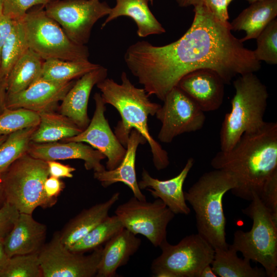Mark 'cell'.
I'll return each instance as SVG.
<instances>
[{
    "label": "cell",
    "mask_w": 277,
    "mask_h": 277,
    "mask_svg": "<svg viewBox=\"0 0 277 277\" xmlns=\"http://www.w3.org/2000/svg\"><path fill=\"white\" fill-rule=\"evenodd\" d=\"M194 12L190 27L177 41L162 46L141 41L127 49L126 65L149 96L163 101L183 76L198 69L215 71L225 84L260 69V62L234 36L228 22L217 19L204 4Z\"/></svg>",
    "instance_id": "obj_1"
},
{
    "label": "cell",
    "mask_w": 277,
    "mask_h": 277,
    "mask_svg": "<svg viewBox=\"0 0 277 277\" xmlns=\"http://www.w3.org/2000/svg\"><path fill=\"white\" fill-rule=\"evenodd\" d=\"M210 164L234 179L233 194L251 201L277 171V123L265 122L259 129L245 133L230 150L218 152Z\"/></svg>",
    "instance_id": "obj_2"
},
{
    "label": "cell",
    "mask_w": 277,
    "mask_h": 277,
    "mask_svg": "<svg viewBox=\"0 0 277 277\" xmlns=\"http://www.w3.org/2000/svg\"><path fill=\"white\" fill-rule=\"evenodd\" d=\"M121 79V83L118 84L106 77L96 85L105 103L114 107L121 117L114 134L126 146L131 130L138 131L150 146L155 168L157 170L164 169L170 163L168 154L152 137L148 125V116L155 115L161 105L152 102L144 88L133 85L125 72H122Z\"/></svg>",
    "instance_id": "obj_3"
},
{
    "label": "cell",
    "mask_w": 277,
    "mask_h": 277,
    "mask_svg": "<svg viewBox=\"0 0 277 277\" xmlns=\"http://www.w3.org/2000/svg\"><path fill=\"white\" fill-rule=\"evenodd\" d=\"M236 186L230 173L214 169L205 172L184 192L186 201L195 212L197 233L214 249L228 248L223 199L227 192Z\"/></svg>",
    "instance_id": "obj_4"
},
{
    "label": "cell",
    "mask_w": 277,
    "mask_h": 277,
    "mask_svg": "<svg viewBox=\"0 0 277 277\" xmlns=\"http://www.w3.org/2000/svg\"><path fill=\"white\" fill-rule=\"evenodd\" d=\"M235 92L220 131L221 151H228L245 133L261 128L267 106L266 86L254 73L241 75L233 82Z\"/></svg>",
    "instance_id": "obj_5"
},
{
    "label": "cell",
    "mask_w": 277,
    "mask_h": 277,
    "mask_svg": "<svg viewBox=\"0 0 277 277\" xmlns=\"http://www.w3.org/2000/svg\"><path fill=\"white\" fill-rule=\"evenodd\" d=\"M249 205L242 210L252 220L249 231L236 230L229 247L244 258L259 263L267 276H277V220L264 206L257 194H253Z\"/></svg>",
    "instance_id": "obj_6"
},
{
    "label": "cell",
    "mask_w": 277,
    "mask_h": 277,
    "mask_svg": "<svg viewBox=\"0 0 277 277\" xmlns=\"http://www.w3.org/2000/svg\"><path fill=\"white\" fill-rule=\"evenodd\" d=\"M49 176L46 161L24 154L0 175L5 202L31 214L38 207L51 206L44 189Z\"/></svg>",
    "instance_id": "obj_7"
},
{
    "label": "cell",
    "mask_w": 277,
    "mask_h": 277,
    "mask_svg": "<svg viewBox=\"0 0 277 277\" xmlns=\"http://www.w3.org/2000/svg\"><path fill=\"white\" fill-rule=\"evenodd\" d=\"M23 21L29 48L44 61L50 58L89 60L88 47L72 42L61 26L47 14L44 6L30 9Z\"/></svg>",
    "instance_id": "obj_8"
},
{
    "label": "cell",
    "mask_w": 277,
    "mask_h": 277,
    "mask_svg": "<svg viewBox=\"0 0 277 277\" xmlns=\"http://www.w3.org/2000/svg\"><path fill=\"white\" fill-rule=\"evenodd\" d=\"M160 247L162 253L151 265L155 277H200L202 269L211 265L215 252L198 233L183 238L176 245L166 240Z\"/></svg>",
    "instance_id": "obj_9"
},
{
    "label": "cell",
    "mask_w": 277,
    "mask_h": 277,
    "mask_svg": "<svg viewBox=\"0 0 277 277\" xmlns=\"http://www.w3.org/2000/svg\"><path fill=\"white\" fill-rule=\"evenodd\" d=\"M44 8L72 42L85 45L94 24L108 15L111 8L100 0H51Z\"/></svg>",
    "instance_id": "obj_10"
},
{
    "label": "cell",
    "mask_w": 277,
    "mask_h": 277,
    "mask_svg": "<svg viewBox=\"0 0 277 277\" xmlns=\"http://www.w3.org/2000/svg\"><path fill=\"white\" fill-rule=\"evenodd\" d=\"M115 214L125 228L144 235L156 247L167 240V228L175 215L160 199L148 202L134 196L120 205Z\"/></svg>",
    "instance_id": "obj_11"
},
{
    "label": "cell",
    "mask_w": 277,
    "mask_h": 277,
    "mask_svg": "<svg viewBox=\"0 0 277 277\" xmlns=\"http://www.w3.org/2000/svg\"><path fill=\"white\" fill-rule=\"evenodd\" d=\"M102 250L100 246L87 255L71 251L56 233L38 253L42 277L95 276Z\"/></svg>",
    "instance_id": "obj_12"
},
{
    "label": "cell",
    "mask_w": 277,
    "mask_h": 277,
    "mask_svg": "<svg viewBox=\"0 0 277 277\" xmlns=\"http://www.w3.org/2000/svg\"><path fill=\"white\" fill-rule=\"evenodd\" d=\"M163 102L155 113L162 124L157 136L161 142L170 143L178 135L203 128L205 112L178 87H173Z\"/></svg>",
    "instance_id": "obj_13"
},
{
    "label": "cell",
    "mask_w": 277,
    "mask_h": 277,
    "mask_svg": "<svg viewBox=\"0 0 277 277\" xmlns=\"http://www.w3.org/2000/svg\"><path fill=\"white\" fill-rule=\"evenodd\" d=\"M95 109L88 126L80 134L62 140V142L87 143L93 148L102 153L107 159L106 169L116 168L123 161L126 149L120 143L112 131L105 116L106 103L100 93L93 96Z\"/></svg>",
    "instance_id": "obj_14"
},
{
    "label": "cell",
    "mask_w": 277,
    "mask_h": 277,
    "mask_svg": "<svg viewBox=\"0 0 277 277\" xmlns=\"http://www.w3.org/2000/svg\"><path fill=\"white\" fill-rule=\"evenodd\" d=\"M75 82L57 83L41 77L25 90L8 94L6 107L22 108L37 113L55 111L58 102L63 101Z\"/></svg>",
    "instance_id": "obj_15"
},
{
    "label": "cell",
    "mask_w": 277,
    "mask_h": 277,
    "mask_svg": "<svg viewBox=\"0 0 277 277\" xmlns=\"http://www.w3.org/2000/svg\"><path fill=\"white\" fill-rule=\"evenodd\" d=\"M214 71L198 69L183 76L176 86L189 96L205 112L217 110L224 96V84Z\"/></svg>",
    "instance_id": "obj_16"
},
{
    "label": "cell",
    "mask_w": 277,
    "mask_h": 277,
    "mask_svg": "<svg viewBox=\"0 0 277 277\" xmlns=\"http://www.w3.org/2000/svg\"><path fill=\"white\" fill-rule=\"evenodd\" d=\"M27 153L38 159L48 161L82 160L88 170L94 172L106 169L101 161L106 156L100 151L90 145L78 142H54L46 143L31 142Z\"/></svg>",
    "instance_id": "obj_17"
},
{
    "label": "cell",
    "mask_w": 277,
    "mask_h": 277,
    "mask_svg": "<svg viewBox=\"0 0 277 277\" xmlns=\"http://www.w3.org/2000/svg\"><path fill=\"white\" fill-rule=\"evenodd\" d=\"M194 163L193 158H189L181 172L167 180L154 178L143 168L141 180L138 182V187L141 190L149 191L155 199H161L174 214L188 215L190 209L186 203L183 187Z\"/></svg>",
    "instance_id": "obj_18"
},
{
    "label": "cell",
    "mask_w": 277,
    "mask_h": 277,
    "mask_svg": "<svg viewBox=\"0 0 277 277\" xmlns=\"http://www.w3.org/2000/svg\"><path fill=\"white\" fill-rule=\"evenodd\" d=\"M107 68L101 65L86 73L75 81L62 101L59 107L60 113L83 130L90 122L87 107L91 90L95 85L107 77Z\"/></svg>",
    "instance_id": "obj_19"
},
{
    "label": "cell",
    "mask_w": 277,
    "mask_h": 277,
    "mask_svg": "<svg viewBox=\"0 0 277 277\" xmlns=\"http://www.w3.org/2000/svg\"><path fill=\"white\" fill-rule=\"evenodd\" d=\"M45 225L35 220L31 214L20 213L12 230L4 240L9 258L39 253L45 245Z\"/></svg>",
    "instance_id": "obj_20"
},
{
    "label": "cell",
    "mask_w": 277,
    "mask_h": 277,
    "mask_svg": "<svg viewBox=\"0 0 277 277\" xmlns=\"http://www.w3.org/2000/svg\"><path fill=\"white\" fill-rule=\"evenodd\" d=\"M146 143L145 138L138 131L132 129L127 143L125 155L121 164L112 170L105 169L102 171L94 172V178L100 182L104 188L117 182H122L129 187L134 196L139 200L146 201V196L138 187L135 171L137 147L140 144Z\"/></svg>",
    "instance_id": "obj_21"
},
{
    "label": "cell",
    "mask_w": 277,
    "mask_h": 277,
    "mask_svg": "<svg viewBox=\"0 0 277 277\" xmlns=\"http://www.w3.org/2000/svg\"><path fill=\"white\" fill-rule=\"evenodd\" d=\"M141 240L136 235L123 229L105 243L95 276L115 277L117 269L126 265L137 251Z\"/></svg>",
    "instance_id": "obj_22"
},
{
    "label": "cell",
    "mask_w": 277,
    "mask_h": 277,
    "mask_svg": "<svg viewBox=\"0 0 277 277\" xmlns=\"http://www.w3.org/2000/svg\"><path fill=\"white\" fill-rule=\"evenodd\" d=\"M120 193L116 192L106 201L82 210L71 219L61 232L60 239L68 248L86 235L108 216L112 207L118 201Z\"/></svg>",
    "instance_id": "obj_23"
},
{
    "label": "cell",
    "mask_w": 277,
    "mask_h": 277,
    "mask_svg": "<svg viewBox=\"0 0 277 277\" xmlns=\"http://www.w3.org/2000/svg\"><path fill=\"white\" fill-rule=\"evenodd\" d=\"M148 0H116V5L111 8L101 29L116 18L126 16L131 18L137 27V34L141 37L153 34H161L165 29L150 11Z\"/></svg>",
    "instance_id": "obj_24"
},
{
    "label": "cell",
    "mask_w": 277,
    "mask_h": 277,
    "mask_svg": "<svg viewBox=\"0 0 277 277\" xmlns=\"http://www.w3.org/2000/svg\"><path fill=\"white\" fill-rule=\"evenodd\" d=\"M277 15V0H261L250 4L230 23L231 30H243L246 34L240 39L244 42L256 38Z\"/></svg>",
    "instance_id": "obj_25"
},
{
    "label": "cell",
    "mask_w": 277,
    "mask_h": 277,
    "mask_svg": "<svg viewBox=\"0 0 277 277\" xmlns=\"http://www.w3.org/2000/svg\"><path fill=\"white\" fill-rule=\"evenodd\" d=\"M40 122L31 136V142L46 143L57 142L80 134L83 130L73 121L55 111L38 113Z\"/></svg>",
    "instance_id": "obj_26"
},
{
    "label": "cell",
    "mask_w": 277,
    "mask_h": 277,
    "mask_svg": "<svg viewBox=\"0 0 277 277\" xmlns=\"http://www.w3.org/2000/svg\"><path fill=\"white\" fill-rule=\"evenodd\" d=\"M44 60L28 49L16 62L7 77V94L23 91L41 77Z\"/></svg>",
    "instance_id": "obj_27"
},
{
    "label": "cell",
    "mask_w": 277,
    "mask_h": 277,
    "mask_svg": "<svg viewBox=\"0 0 277 277\" xmlns=\"http://www.w3.org/2000/svg\"><path fill=\"white\" fill-rule=\"evenodd\" d=\"M211 266L215 273L220 277H265L264 268L253 267L250 261L240 258L237 252L230 248L214 249Z\"/></svg>",
    "instance_id": "obj_28"
},
{
    "label": "cell",
    "mask_w": 277,
    "mask_h": 277,
    "mask_svg": "<svg viewBox=\"0 0 277 277\" xmlns=\"http://www.w3.org/2000/svg\"><path fill=\"white\" fill-rule=\"evenodd\" d=\"M100 66L89 60L50 58L44 62L41 77L54 82L66 83L80 78Z\"/></svg>",
    "instance_id": "obj_29"
},
{
    "label": "cell",
    "mask_w": 277,
    "mask_h": 277,
    "mask_svg": "<svg viewBox=\"0 0 277 277\" xmlns=\"http://www.w3.org/2000/svg\"><path fill=\"white\" fill-rule=\"evenodd\" d=\"M124 227L118 217L108 216L86 235L68 249L72 252L85 253L102 246L120 232Z\"/></svg>",
    "instance_id": "obj_30"
},
{
    "label": "cell",
    "mask_w": 277,
    "mask_h": 277,
    "mask_svg": "<svg viewBox=\"0 0 277 277\" xmlns=\"http://www.w3.org/2000/svg\"><path fill=\"white\" fill-rule=\"evenodd\" d=\"M28 49L23 18L14 20L1 54L0 71L7 80L13 66Z\"/></svg>",
    "instance_id": "obj_31"
},
{
    "label": "cell",
    "mask_w": 277,
    "mask_h": 277,
    "mask_svg": "<svg viewBox=\"0 0 277 277\" xmlns=\"http://www.w3.org/2000/svg\"><path fill=\"white\" fill-rule=\"evenodd\" d=\"M37 127L25 128L8 135L0 146V175L18 159L27 153L32 135Z\"/></svg>",
    "instance_id": "obj_32"
},
{
    "label": "cell",
    "mask_w": 277,
    "mask_h": 277,
    "mask_svg": "<svg viewBox=\"0 0 277 277\" xmlns=\"http://www.w3.org/2000/svg\"><path fill=\"white\" fill-rule=\"evenodd\" d=\"M39 122L37 112L22 108H6L0 114V135H9L21 129L37 127Z\"/></svg>",
    "instance_id": "obj_33"
},
{
    "label": "cell",
    "mask_w": 277,
    "mask_h": 277,
    "mask_svg": "<svg viewBox=\"0 0 277 277\" xmlns=\"http://www.w3.org/2000/svg\"><path fill=\"white\" fill-rule=\"evenodd\" d=\"M0 277H42L38 253L10 258Z\"/></svg>",
    "instance_id": "obj_34"
},
{
    "label": "cell",
    "mask_w": 277,
    "mask_h": 277,
    "mask_svg": "<svg viewBox=\"0 0 277 277\" xmlns=\"http://www.w3.org/2000/svg\"><path fill=\"white\" fill-rule=\"evenodd\" d=\"M257 46L253 51L258 61L271 65L277 64V19L275 18L256 37Z\"/></svg>",
    "instance_id": "obj_35"
},
{
    "label": "cell",
    "mask_w": 277,
    "mask_h": 277,
    "mask_svg": "<svg viewBox=\"0 0 277 277\" xmlns=\"http://www.w3.org/2000/svg\"><path fill=\"white\" fill-rule=\"evenodd\" d=\"M3 14L14 20L22 19L34 7L44 6L51 0H2Z\"/></svg>",
    "instance_id": "obj_36"
},
{
    "label": "cell",
    "mask_w": 277,
    "mask_h": 277,
    "mask_svg": "<svg viewBox=\"0 0 277 277\" xmlns=\"http://www.w3.org/2000/svg\"><path fill=\"white\" fill-rule=\"evenodd\" d=\"M259 197L273 218L277 220V171L266 182Z\"/></svg>",
    "instance_id": "obj_37"
},
{
    "label": "cell",
    "mask_w": 277,
    "mask_h": 277,
    "mask_svg": "<svg viewBox=\"0 0 277 277\" xmlns=\"http://www.w3.org/2000/svg\"><path fill=\"white\" fill-rule=\"evenodd\" d=\"M19 213L15 207L7 202L0 207V239H4L9 234Z\"/></svg>",
    "instance_id": "obj_38"
},
{
    "label": "cell",
    "mask_w": 277,
    "mask_h": 277,
    "mask_svg": "<svg viewBox=\"0 0 277 277\" xmlns=\"http://www.w3.org/2000/svg\"><path fill=\"white\" fill-rule=\"evenodd\" d=\"M64 187V183L59 178L49 175L46 180L44 185V192L51 206L56 203L57 196Z\"/></svg>",
    "instance_id": "obj_39"
},
{
    "label": "cell",
    "mask_w": 277,
    "mask_h": 277,
    "mask_svg": "<svg viewBox=\"0 0 277 277\" xmlns=\"http://www.w3.org/2000/svg\"><path fill=\"white\" fill-rule=\"evenodd\" d=\"M203 4L217 19L224 23L228 22L227 0H204Z\"/></svg>",
    "instance_id": "obj_40"
},
{
    "label": "cell",
    "mask_w": 277,
    "mask_h": 277,
    "mask_svg": "<svg viewBox=\"0 0 277 277\" xmlns=\"http://www.w3.org/2000/svg\"><path fill=\"white\" fill-rule=\"evenodd\" d=\"M49 175L57 178L73 177L72 173L75 171V168L68 165L61 164L56 161H47Z\"/></svg>",
    "instance_id": "obj_41"
},
{
    "label": "cell",
    "mask_w": 277,
    "mask_h": 277,
    "mask_svg": "<svg viewBox=\"0 0 277 277\" xmlns=\"http://www.w3.org/2000/svg\"><path fill=\"white\" fill-rule=\"evenodd\" d=\"M14 23V20L8 16L3 14L0 16V64L3 46L11 31Z\"/></svg>",
    "instance_id": "obj_42"
},
{
    "label": "cell",
    "mask_w": 277,
    "mask_h": 277,
    "mask_svg": "<svg viewBox=\"0 0 277 277\" xmlns=\"http://www.w3.org/2000/svg\"><path fill=\"white\" fill-rule=\"evenodd\" d=\"M7 78L0 71V114L7 108Z\"/></svg>",
    "instance_id": "obj_43"
},
{
    "label": "cell",
    "mask_w": 277,
    "mask_h": 277,
    "mask_svg": "<svg viewBox=\"0 0 277 277\" xmlns=\"http://www.w3.org/2000/svg\"><path fill=\"white\" fill-rule=\"evenodd\" d=\"M4 240L0 239V272L4 269L10 258L5 251Z\"/></svg>",
    "instance_id": "obj_44"
},
{
    "label": "cell",
    "mask_w": 277,
    "mask_h": 277,
    "mask_svg": "<svg viewBox=\"0 0 277 277\" xmlns=\"http://www.w3.org/2000/svg\"><path fill=\"white\" fill-rule=\"evenodd\" d=\"M204 0H175L176 2L180 7H187L190 6H193L194 7L203 4Z\"/></svg>",
    "instance_id": "obj_45"
},
{
    "label": "cell",
    "mask_w": 277,
    "mask_h": 277,
    "mask_svg": "<svg viewBox=\"0 0 277 277\" xmlns=\"http://www.w3.org/2000/svg\"><path fill=\"white\" fill-rule=\"evenodd\" d=\"M217 275L213 271L211 265L205 266L201 271L200 277H217Z\"/></svg>",
    "instance_id": "obj_46"
},
{
    "label": "cell",
    "mask_w": 277,
    "mask_h": 277,
    "mask_svg": "<svg viewBox=\"0 0 277 277\" xmlns=\"http://www.w3.org/2000/svg\"><path fill=\"white\" fill-rule=\"evenodd\" d=\"M5 202V197L4 196L3 188L0 180V207L4 204Z\"/></svg>",
    "instance_id": "obj_47"
},
{
    "label": "cell",
    "mask_w": 277,
    "mask_h": 277,
    "mask_svg": "<svg viewBox=\"0 0 277 277\" xmlns=\"http://www.w3.org/2000/svg\"><path fill=\"white\" fill-rule=\"evenodd\" d=\"M8 135H0V146L6 140Z\"/></svg>",
    "instance_id": "obj_48"
},
{
    "label": "cell",
    "mask_w": 277,
    "mask_h": 277,
    "mask_svg": "<svg viewBox=\"0 0 277 277\" xmlns=\"http://www.w3.org/2000/svg\"><path fill=\"white\" fill-rule=\"evenodd\" d=\"M3 14V8L2 1L0 0V16Z\"/></svg>",
    "instance_id": "obj_49"
},
{
    "label": "cell",
    "mask_w": 277,
    "mask_h": 277,
    "mask_svg": "<svg viewBox=\"0 0 277 277\" xmlns=\"http://www.w3.org/2000/svg\"><path fill=\"white\" fill-rule=\"evenodd\" d=\"M249 4L253 3L254 2H255L256 1H261V0H246Z\"/></svg>",
    "instance_id": "obj_50"
},
{
    "label": "cell",
    "mask_w": 277,
    "mask_h": 277,
    "mask_svg": "<svg viewBox=\"0 0 277 277\" xmlns=\"http://www.w3.org/2000/svg\"><path fill=\"white\" fill-rule=\"evenodd\" d=\"M233 0H227L228 4H229Z\"/></svg>",
    "instance_id": "obj_51"
},
{
    "label": "cell",
    "mask_w": 277,
    "mask_h": 277,
    "mask_svg": "<svg viewBox=\"0 0 277 277\" xmlns=\"http://www.w3.org/2000/svg\"><path fill=\"white\" fill-rule=\"evenodd\" d=\"M149 2H150L151 4L153 3V0H148Z\"/></svg>",
    "instance_id": "obj_52"
}]
</instances>
